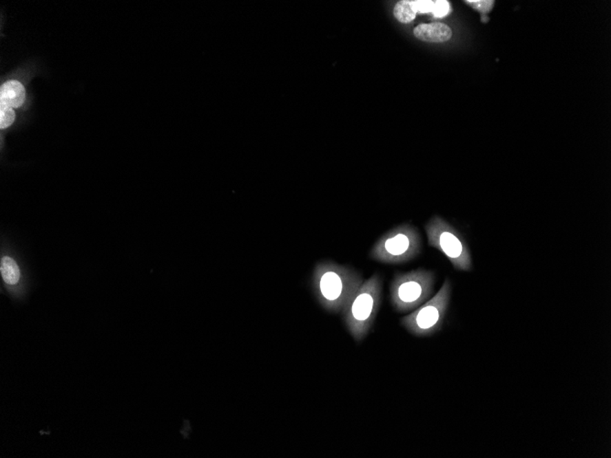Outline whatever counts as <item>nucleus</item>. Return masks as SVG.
I'll return each instance as SVG.
<instances>
[{"mask_svg":"<svg viewBox=\"0 0 611 458\" xmlns=\"http://www.w3.org/2000/svg\"><path fill=\"white\" fill-rule=\"evenodd\" d=\"M1 276L6 284L15 285L21 279V272L15 261L10 257H3L0 265Z\"/></svg>","mask_w":611,"mask_h":458,"instance_id":"9","label":"nucleus"},{"mask_svg":"<svg viewBox=\"0 0 611 458\" xmlns=\"http://www.w3.org/2000/svg\"><path fill=\"white\" fill-rule=\"evenodd\" d=\"M364 282L361 274L343 266L325 265L318 271V290L322 301L335 310L344 309Z\"/></svg>","mask_w":611,"mask_h":458,"instance_id":"4","label":"nucleus"},{"mask_svg":"<svg viewBox=\"0 0 611 458\" xmlns=\"http://www.w3.org/2000/svg\"><path fill=\"white\" fill-rule=\"evenodd\" d=\"M435 274L417 269L398 273L390 285V301L399 313H407L426 303L434 293Z\"/></svg>","mask_w":611,"mask_h":458,"instance_id":"2","label":"nucleus"},{"mask_svg":"<svg viewBox=\"0 0 611 458\" xmlns=\"http://www.w3.org/2000/svg\"><path fill=\"white\" fill-rule=\"evenodd\" d=\"M425 229L429 246L442 252L456 270H471L470 248L459 230L439 216L432 218Z\"/></svg>","mask_w":611,"mask_h":458,"instance_id":"5","label":"nucleus"},{"mask_svg":"<svg viewBox=\"0 0 611 458\" xmlns=\"http://www.w3.org/2000/svg\"><path fill=\"white\" fill-rule=\"evenodd\" d=\"M15 120V113L13 108L8 107V105H0V127L2 129H7L11 126Z\"/></svg>","mask_w":611,"mask_h":458,"instance_id":"11","label":"nucleus"},{"mask_svg":"<svg viewBox=\"0 0 611 458\" xmlns=\"http://www.w3.org/2000/svg\"><path fill=\"white\" fill-rule=\"evenodd\" d=\"M422 249L420 232L410 224H402L382 235L371 250L370 257L382 263L397 265L417 257Z\"/></svg>","mask_w":611,"mask_h":458,"instance_id":"3","label":"nucleus"},{"mask_svg":"<svg viewBox=\"0 0 611 458\" xmlns=\"http://www.w3.org/2000/svg\"><path fill=\"white\" fill-rule=\"evenodd\" d=\"M449 11H451V5H449L448 1H446V0H437V1H435L432 14L436 18H442V17L448 15Z\"/></svg>","mask_w":611,"mask_h":458,"instance_id":"13","label":"nucleus"},{"mask_svg":"<svg viewBox=\"0 0 611 458\" xmlns=\"http://www.w3.org/2000/svg\"><path fill=\"white\" fill-rule=\"evenodd\" d=\"M465 3H467L468 5L471 6V7L481 13L490 12L493 10V6H495L493 0H467Z\"/></svg>","mask_w":611,"mask_h":458,"instance_id":"12","label":"nucleus"},{"mask_svg":"<svg viewBox=\"0 0 611 458\" xmlns=\"http://www.w3.org/2000/svg\"><path fill=\"white\" fill-rule=\"evenodd\" d=\"M413 4L417 13H432L433 11L434 0H413Z\"/></svg>","mask_w":611,"mask_h":458,"instance_id":"14","label":"nucleus"},{"mask_svg":"<svg viewBox=\"0 0 611 458\" xmlns=\"http://www.w3.org/2000/svg\"><path fill=\"white\" fill-rule=\"evenodd\" d=\"M451 288V282L446 279L436 296L402 318V326L417 337H429L439 332L448 312Z\"/></svg>","mask_w":611,"mask_h":458,"instance_id":"6","label":"nucleus"},{"mask_svg":"<svg viewBox=\"0 0 611 458\" xmlns=\"http://www.w3.org/2000/svg\"><path fill=\"white\" fill-rule=\"evenodd\" d=\"M414 35L418 40L426 43H445L451 40L452 30L443 23L420 24L415 28Z\"/></svg>","mask_w":611,"mask_h":458,"instance_id":"7","label":"nucleus"},{"mask_svg":"<svg viewBox=\"0 0 611 458\" xmlns=\"http://www.w3.org/2000/svg\"><path fill=\"white\" fill-rule=\"evenodd\" d=\"M26 91L23 85L18 80H10L5 83L0 89V101L1 104L11 108L21 107L25 101Z\"/></svg>","mask_w":611,"mask_h":458,"instance_id":"8","label":"nucleus"},{"mask_svg":"<svg viewBox=\"0 0 611 458\" xmlns=\"http://www.w3.org/2000/svg\"><path fill=\"white\" fill-rule=\"evenodd\" d=\"M381 302L382 280L375 274L362 282L344 308L346 325L357 342L364 340L372 329Z\"/></svg>","mask_w":611,"mask_h":458,"instance_id":"1","label":"nucleus"},{"mask_svg":"<svg viewBox=\"0 0 611 458\" xmlns=\"http://www.w3.org/2000/svg\"><path fill=\"white\" fill-rule=\"evenodd\" d=\"M417 11L413 4V0H402L396 3L393 8V15L401 23L407 24L414 21L417 16Z\"/></svg>","mask_w":611,"mask_h":458,"instance_id":"10","label":"nucleus"}]
</instances>
